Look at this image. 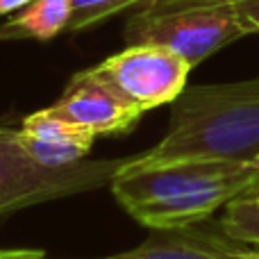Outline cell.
Instances as JSON below:
<instances>
[{"label":"cell","mask_w":259,"mask_h":259,"mask_svg":"<svg viewBox=\"0 0 259 259\" xmlns=\"http://www.w3.org/2000/svg\"><path fill=\"white\" fill-rule=\"evenodd\" d=\"M219 228L230 239L241 243H259V187L225 205Z\"/></svg>","instance_id":"30bf717a"},{"label":"cell","mask_w":259,"mask_h":259,"mask_svg":"<svg viewBox=\"0 0 259 259\" xmlns=\"http://www.w3.org/2000/svg\"><path fill=\"white\" fill-rule=\"evenodd\" d=\"M234 7L248 34H259V0H234Z\"/></svg>","instance_id":"7c38bea8"},{"label":"cell","mask_w":259,"mask_h":259,"mask_svg":"<svg viewBox=\"0 0 259 259\" xmlns=\"http://www.w3.org/2000/svg\"><path fill=\"white\" fill-rule=\"evenodd\" d=\"M123 161L125 157L46 168L25 155L18 143V127L0 125V216L100 189L112 182Z\"/></svg>","instance_id":"277c9868"},{"label":"cell","mask_w":259,"mask_h":259,"mask_svg":"<svg viewBox=\"0 0 259 259\" xmlns=\"http://www.w3.org/2000/svg\"><path fill=\"white\" fill-rule=\"evenodd\" d=\"M257 252H259V243H257Z\"/></svg>","instance_id":"2e32d148"},{"label":"cell","mask_w":259,"mask_h":259,"mask_svg":"<svg viewBox=\"0 0 259 259\" xmlns=\"http://www.w3.org/2000/svg\"><path fill=\"white\" fill-rule=\"evenodd\" d=\"M50 114L80 125L96 137L125 134L139 123L143 112L109 84L96 68L75 73L59 100L48 107Z\"/></svg>","instance_id":"8992f818"},{"label":"cell","mask_w":259,"mask_h":259,"mask_svg":"<svg viewBox=\"0 0 259 259\" xmlns=\"http://www.w3.org/2000/svg\"><path fill=\"white\" fill-rule=\"evenodd\" d=\"M123 36L127 46H161L198 66L248 32L234 0H143Z\"/></svg>","instance_id":"3957f363"},{"label":"cell","mask_w":259,"mask_h":259,"mask_svg":"<svg viewBox=\"0 0 259 259\" xmlns=\"http://www.w3.org/2000/svg\"><path fill=\"white\" fill-rule=\"evenodd\" d=\"M71 12V0H30L16 16L7 18L0 25V41H48L66 30Z\"/></svg>","instance_id":"9c48e42d"},{"label":"cell","mask_w":259,"mask_h":259,"mask_svg":"<svg viewBox=\"0 0 259 259\" xmlns=\"http://www.w3.org/2000/svg\"><path fill=\"white\" fill-rule=\"evenodd\" d=\"M94 141V132L55 116L48 107L25 116L18 127V143L25 155L46 168H64L82 161Z\"/></svg>","instance_id":"ba28073f"},{"label":"cell","mask_w":259,"mask_h":259,"mask_svg":"<svg viewBox=\"0 0 259 259\" xmlns=\"http://www.w3.org/2000/svg\"><path fill=\"white\" fill-rule=\"evenodd\" d=\"M259 155V77L187 87L170 103V123L143 164L178 159L250 161Z\"/></svg>","instance_id":"7a4b0ae2"},{"label":"cell","mask_w":259,"mask_h":259,"mask_svg":"<svg viewBox=\"0 0 259 259\" xmlns=\"http://www.w3.org/2000/svg\"><path fill=\"white\" fill-rule=\"evenodd\" d=\"M96 259H259L257 248L234 241L223 230L202 223L175 230H152L137 248Z\"/></svg>","instance_id":"52a82bcc"},{"label":"cell","mask_w":259,"mask_h":259,"mask_svg":"<svg viewBox=\"0 0 259 259\" xmlns=\"http://www.w3.org/2000/svg\"><path fill=\"white\" fill-rule=\"evenodd\" d=\"M143 114L170 105L187 89L191 64L161 46H127L94 66Z\"/></svg>","instance_id":"5b68a950"},{"label":"cell","mask_w":259,"mask_h":259,"mask_svg":"<svg viewBox=\"0 0 259 259\" xmlns=\"http://www.w3.org/2000/svg\"><path fill=\"white\" fill-rule=\"evenodd\" d=\"M0 259H48L41 250H0Z\"/></svg>","instance_id":"4fadbf2b"},{"label":"cell","mask_w":259,"mask_h":259,"mask_svg":"<svg viewBox=\"0 0 259 259\" xmlns=\"http://www.w3.org/2000/svg\"><path fill=\"white\" fill-rule=\"evenodd\" d=\"M71 3L73 12L71 21L66 25V32L87 30V27L105 21V18H112L114 14L123 12V9L141 5L143 0H71Z\"/></svg>","instance_id":"8fae6325"},{"label":"cell","mask_w":259,"mask_h":259,"mask_svg":"<svg viewBox=\"0 0 259 259\" xmlns=\"http://www.w3.org/2000/svg\"><path fill=\"white\" fill-rule=\"evenodd\" d=\"M259 187L252 161L178 159L143 164L127 157L109 189L118 205L150 230L205 223L216 209Z\"/></svg>","instance_id":"6da1fadb"},{"label":"cell","mask_w":259,"mask_h":259,"mask_svg":"<svg viewBox=\"0 0 259 259\" xmlns=\"http://www.w3.org/2000/svg\"><path fill=\"white\" fill-rule=\"evenodd\" d=\"M30 0H0V14H9L16 12L18 7H25Z\"/></svg>","instance_id":"5bb4252c"},{"label":"cell","mask_w":259,"mask_h":259,"mask_svg":"<svg viewBox=\"0 0 259 259\" xmlns=\"http://www.w3.org/2000/svg\"><path fill=\"white\" fill-rule=\"evenodd\" d=\"M250 161H252V166H255V168H257V170H259V155H257V157H255V159H250Z\"/></svg>","instance_id":"9a60e30c"}]
</instances>
